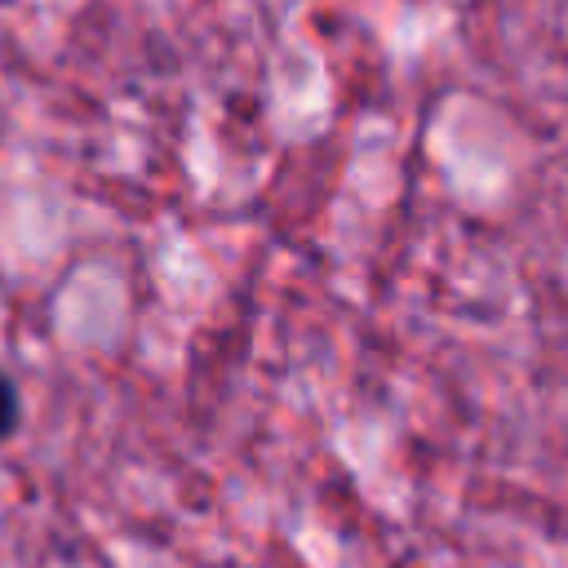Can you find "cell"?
I'll return each instance as SVG.
<instances>
[{"label":"cell","mask_w":568,"mask_h":568,"mask_svg":"<svg viewBox=\"0 0 568 568\" xmlns=\"http://www.w3.org/2000/svg\"><path fill=\"white\" fill-rule=\"evenodd\" d=\"M18 422H22V395H18L13 377H9V373H0V444L18 430Z\"/></svg>","instance_id":"6da1fadb"}]
</instances>
